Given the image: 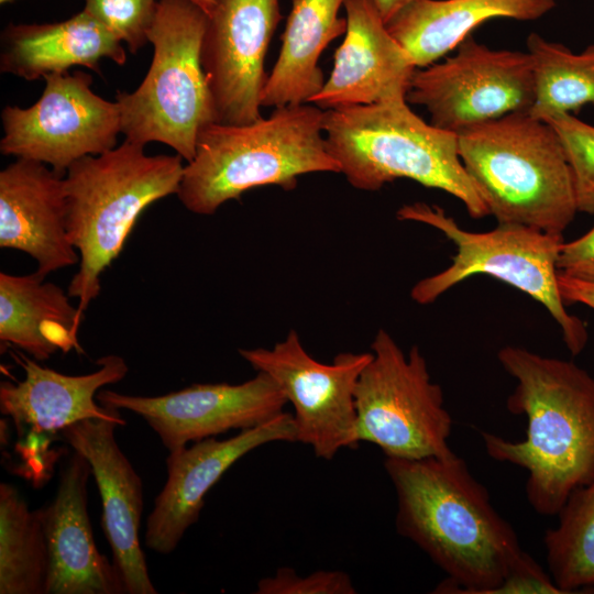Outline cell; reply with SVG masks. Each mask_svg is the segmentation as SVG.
<instances>
[{"label":"cell","mask_w":594,"mask_h":594,"mask_svg":"<svg viewBox=\"0 0 594 594\" xmlns=\"http://www.w3.org/2000/svg\"><path fill=\"white\" fill-rule=\"evenodd\" d=\"M384 468L396 492L398 534L448 575L433 593L493 594L524 551L465 461L385 458Z\"/></svg>","instance_id":"obj_1"},{"label":"cell","mask_w":594,"mask_h":594,"mask_svg":"<svg viewBox=\"0 0 594 594\" xmlns=\"http://www.w3.org/2000/svg\"><path fill=\"white\" fill-rule=\"evenodd\" d=\"M497 358L516 381L507 409L525 416L527 429L518 441L481 432L485 451L527 471L526 496L536 513L558 515L594 480V377L571 361L520 346H504Z\"/></svg>","instance_id":"obj_2"},{"label":"cell","mask_w":594,"mask_h":594,"mask_svg":"<svg viewBox=\"0 0 594 594\" xmlns=\"http://www.w3.org/2000/svg\"><path fill=\"white\" fill-rule=\"evenodd\" d=\"M324 114L314 103H302L275 108L267 118L245 124H208L184 167L179 201L190 212L210 216L255 187L293 190L299 176L340 173L327 147Z\"/></svg>","instance_id":"obj_3"},{"label":"cell","mask_w":594,"mask_h":594,"mask_svg":"<svg viewBox=\"0 0 594 594\" xmlns=\"http://www.w3.org/2000/svg\"><path fill=\"white\" fill-rule=\"evenodd\" d=\"M462 164L501 224L563 235L578 212L573 175L557 131L515 112L457 133Z\"/></svg>","instance_id":"obj_4"},{"label":"cell","mask_w":594,"mask_h":594,"mask_svg":"<svg viewBox=\"0 0 594 594\" xmlns=\"http://www.w3.org/2000/svg\"><path fill=\"white\" fill-rule=\"evenodd\" d=\"M323 133L356 189L377 191L408 178L458 198L473 219L490 215L459 156L457 133L424 121L406 98L326 110Z\"/></svg>","instance_id":"obj_5"},{"label":"cell","mask_w":594,"mask_h":594,"mask_svg":"<svg viewBox=\"0 0 594 594\" xmlns=\"http://www.w3.org/2000/svg\"><path fill=\"white\" fill-rule=\"evenodd\" d=\"M185 165L176 155H147L125 141L75 162L64 176L67 232L80 262L67 293L85 312L100 293V276L121 253L140 215L177 194Z\"/></svg>","instance_id":"obj_6"},{"label":"cell","mask_w":594,"mask_h":594,"mask_svg":"<svg viewBox=\"0 0 594 594\" xmlns=\"http://www.w3.org/2000/svg\"><path fill=\"white\" fill-rule=\"evenodd\" d=\"M207 23L205 11L188 0H157L150 69L134 91L116 95L125 141L164 143L193 160L200 131L217 122L201 63Z\"/></svg>","instance_id":"obj_7"},{"label":"cell","mask_w":594,"mask_h":594,"mask_svg":"<svg viewBox=\"0 0 594 594\" xmlns=\"http://www.w3.org/2000/svg\"><path fill=\"white\" fill-rule=\"evenodd\" d=\"M397 219L430 226L455 246L452 263L440 273L418 280L410 297L428 305L473 275H490L540 302L557 321L573 355L587 342L584 323L565 309L558 283V258L563 237L521 224H501L488 232L462 229L439 206L417 201L400 207Z\"/></svg>","instance_id":"obj_8"},{"label":"cell","mask_w":594,"mask_h":594,"mask_svg":"<svg viewBox=\"0 0 594 594\" xmlns=\"http://www.w3.org/2000/svg\"><path fill=\"white\" fill-rule=\"evenodd\" d=\"M371 350L354 392L360 442L377 446L385 458L453 457L449 446L452 418L419 348L414 345L405 354L380 329Z\"/></svg>","instance_id":"obj_9"},{"label":"cell","mask_w":594,"mask_h":594,"mask_svg":"<svg viewBox=\"0 0 594 594\" xmlns=\"http://www.w3.org/2000/svg\"><path fill=\"white\" fill-rule=\"evenodd\" d=\"M406 100L425 107L433 127L453 133L529 112L535 101L531 58L492 50L470 34L453 56L415 69Z\"/></svg>","instance_id":"obj_10"},{"label":"cell","mask_w":594,"mask_h":594,"mask_svg":"<svg viewBox=\"0 0 594 594\" xmlns=\"http://www.w3.org/2000/svg\"><path fill=\"white\" fill-rule=\"evenodd\" d=\"M239 353L256 372L272 377L292 404L296 442L309 446L323 460L359 447L354 392L372 352H342L332 363H320L290 330L271 349H240Z\"/></svg>","instance_id":"obj_11"},{"label":"cell","mask_w":594,"mask_h":594,"mask_svg":"<svg viewBox=\"0 0 594 594\" xmlns=\"http://www.w3.org/2000/svg\"><path fill=\"white\" fill-rule=\"evenodd\" d=\"M41 98L29 108L2 109V155L50 165L61 176L78 160L117 146L121 116L116 101L95 94L81 70L46 75Z\"/></svg>","instance_id":"obj_12"},{"label":"cell","mask_w":594,"mask_h":594,"mask_svg":"<svg viewBox=\"0 0 594 594\" xmlns=\"http://www.w3.org/2000/svg\"><path fill=\"white\" fill-rule=\"evenodd\" d=\"M102 406L142 417L168 452L229 430L260 426L284 411L287 399L263 372L241 384H193L161 396H135L100 389Z\"/></svg>","instance_id":"obj_13"},{"label":"cell","mask_w":594,"mask_h":594,"mask_svg":"<svg viewBox=\"0 0 594 594\" xmlns=\"http://www.w3.org/2000/svg\"><path fill=\"white\" fill-rule=\"evenodd\" d=\"M282 19L278 0H216L201 50L217 122L260 119L266 53Z\"/></svg>","instance_id":"obj_14"},{"label":"cell","mask_w":594,"mask_h":594,"mask_svg":"<svg viewBox=\"0 0 594 594\" xmlns=\"http://www.w3.org/2000/svg\"><path fill=\"white\" fill-rule=\"evenodd\" d=\"M276 441L296 442L293 414L283 411L226 440L210 437L169 452L167 480L146 520V547L161 554L173 552L198 521L205 496L220 477L249 452Z\"/></svg>","instance_id":"obj_15"},{"label":"cell","mask_w":594,"mask_h":594,"mask_svg":"<svg viewBox=\"0 0 594 594\" xmlns=\"http://www.w3.org/2000/svg\"><path fill=\"white\" fill-rule=\"evenodd\" d=\"M119 425L84 419L59 431L89 463L102 503L101 526L128 594H156L140 542L142 481L114 438Z\"/></svg>","instance_id":"obj_16"},{"label":"cell","mask_w":594,"mask_h":594,"mask_svg":"<svg viewBox=\"0 0 594 594\" xmlns=\"http://www.w3.org/2000/svg\"><path fill=\"white\" fill-rule=\"evenodd\" d=\"M346 30L333 68L310 100L322 110L406 98L417 68L388 32L373 0H345Z\"/></svg>","instance_id":"obj_17"},{"label":"cell","mask_w":594,"mask_h":594,"mask_svg":"<svg viewBox=\"0 0 594 594\" xmlns=\"http://www.w3.org/2000/svg\"><path fill=\"white\" fill-rule=\"evenodd\" d=\"M66 217L64 176L25 158L0 172V248L29 254L43 277L80 262Z\"/></svg>","instance_id":"obj_18"},{"label":"cell","mask_w":594,"mask_h":594,"mask_svg":"<svg viewBox=\"0 0 594 594\" xmlns=\"http://www.w3.org/2000/svg\"><path fill=\"white\" fill-rule=\"evenodd\" d=\"M91 469L78 452L63 466L54 499L40 508L50 554L47 594H122L114 566L96 546L87 509Z\"/></svg>","instance_id":"obj_19"},{"label":"cell","mask_w":594,"mask_h":594,"mask_svg":"<svg viewBox=\"0 0 594 594\" xmlns=\"http://www.w3.org/2000/svg\"><path fill=\"white\" fill-rule=\"evenodd\" d=\"M24 370L21 382H1L0 411L10 417L21 435L56 432L84 419H106L125 426L118 409L95 400L101 387L116 384L129 372L123 358L105 355L96 361L98 369L82 375H66L38 364L23 351L11 353Z\"/></svg>","instance_id":"obj_20"},{"label":"cell","mask_w":594,"mask_h":594,"mask_svg":"<svg viewBox=\"0 0 594 594\" xmlns=\"http://www.w3.org/2000/svg\"><path fill=\"white\" fill-rule=\"evenodd\" d=\"M102 58L123 65L127 54L122 42L85 10L55 23L10 24L1 37V72L25 80L74 66L100 73Z\"/></svg>","instance_id":"obj_21"},{"label":"cell","mask_w":594,"mask_h":594,"mask_svg":"<svg viewBox=\"0 0 594 594\" xmlns=\"http://www.w3.org/2000/svg\"><path fill=\"white\" fill-rule=\"evenodd\" d=\"M554 0H414L385 24L417 68L458 47L480 24L494 18L537 20Z\"/></svg>","instance_id":"obj_22"},{"label":"cell","mask_w":594,"mask_h":594,"mask_svg":"<svg viewBox=\"0 0 594 594\" xmlns=\"http://www.w3.org/2000/svg\"><path fill=\"white\" fill-rule=\"evenodd\" d=\"M36 272L30 275L0 273V341L14 345L36 361L58 350L80 351L77 330L82 312L70 296Z\"/></svg>","instance_id":"obj_23"},{"label":"cell","mask_w":594,"mask_h":594,"mask_svg":"<svg viewBox=\"0 0 594 594\" xmlns=\"http://www.w3.org/2000/svg\"><path fill=\"white\" fill-rule=\"evenodd\" d=\"M345 0H293L278 57L262 91V107L309 103L323 87L318 61L334 38L345 33L339 18Z\"/></svg>","instance_id":"obj_24"},{"label":"cell","mask_w":594,"mask_h":594,"mask_svg":"<svg viewBox=\"0 0 594 594\" xmlns=\"http://www.w3.org/2000/svg\"><path fill=\"white\" fill-rule=\"evenodd\" d=\"M50 554L40 508L0 484V594H47Z\"/></svg>","instance_id":"obj_25"},{"label":"cell","mask_w":594,"mask_h":594,"mask_svg":"<svg viewBox=\"0 0 594 594\" xmlns=\"http://www.w3.org/2000/svg\"><path fill=\"white\" fill-rule=\"evenodd\" d=\"M526 44L535 81L532 117L544 120L594 105V44L574 53L538 33L529 34Z\"/></svg>","instance_id":"obj_26"},{"label":"cell","mask_w":594,"mask_h":594,"mask_svg":"<svg viewBox=\"0 0 594 594\" xmlns=\"http://www.w3.org/2000/svg\"><path fill=\"white\" fill-rule=\"evenodd\" d=\"M543 537L550 575L563 594L594 593V480L576 488Z\"/></svg>","instance_id":"obj_27"},{"label":"cell","mask_w":594,"mask_h":594,"mask_svg":"<svg viewBox=\"0 0 594 594\" xmlns=\"http://www.w3.org/2000/svg\"><path fill=\"white\" fill-rule=\"evenodd\" d=\"M558 133L569 161L574 183L578 212L594 213V125L572 113L548 117Z\"/></svg>","instance_id":"obj_28"},{"label":"cell","mask_w":594,"mask_h":594,"mask_svg":"<svg viewBox=\"0 0 594 594\" xmlns=\"http://www.w3.org/2000/svg\"><path fill=\"white\" fill-rule=\"evenodd\" d=\"M84 10L135 54L148 42L157 0H84Z\"/></svg>","instance_id":"obj_29"},{"label":"cell","mask_w":594,"mask_h":594,"mask_svg":"<svg viewBox=\"0 0 594 594\" xmlns=\"http://www.w3.org/2000/svg\"><path fill=\"white\" fill-rule=\"evenodd\" d=\"M256 594H355L348 573L316 571L305 578L290 568L278 569L273 576L257 582Z\"/></svg>","instance_id":"obj_30"},{"label":"cell","mask_w":594,"mask_h":594,"mask_svg":"<svg viewBox=\"0 0 594 594\" xmlns=\"http://www.w3.org/2000/svg\"><path fill=\"white\" fill-rule=\"evenodd\" d=\"M550 593L563 594L542 568L526 552L510 566L493 594Z\"/></svg>","instance_id":"obj_31"},{"label":"cell","mask_w":594,"mask_h":594,"mask_svg":"<svg viewBox=\"0 0 594 594\" xmlns=\"http://www.w3.org/2000/svg\"><path fill=\"white\" fill-rule=\"evenodd\" d=\"M557 265L565 276L594 283V227L582 237L563 242Z\"/></svg>","instance_id":"obj_32"},{"label":"cell","mask_w":594,"mask_h":594,"mask_svg":"<svg viewBox=\"0 0 594 594\" xmlns=\"http://www.w3.org/2000/svg\"><path fill=\"white\" fill-rule=\"evenodd\" d=\"M558 283H559L561 297L565 305L579 302L594 309V283L593 282H586V280L569 277L559 273Z\"/></svg>","instance_id":"obj_33"},{"label":"cell","mask_w":594,"mask_h":594,"mask_svg":"<svg viewBox=\"0 0 594 594\" xmlns=\"http://www.w3.org/2000/svg\"><path fill=\"white\" fill-rule=\"evenodd\" d=\"M414 0H373L382 19L386 23L398 10Z\"/></svg>","instance_id":"obj_34"},{"label":"cell","mask_w":594,"mask_h":594,"mask_svg":"<svg viewBox=\"0 0 594 594\" xmlns=\"http://www.w3.org/2000/svg\"><path fill=\"white\" fill-rule=\"evenodd\" d=\"M199 7L207 15H209L216 4V0H188Z\"/></svg>","instance_id":"obj_35"},{"label":"cell","mask_w":594,"mask_h":594,"mask_svg":"<svg viewBox=\"0 0 594 594\" xmlns=\"http://www.w3.org/2000/svg\"><path fill=\"white\" fill-rule=\"evenodd\" d=\"M11 1H14V0H0V3L1 4H7V3L11 2Z\"/></svg>","instance_id":"obj_36"}]
</instances>
